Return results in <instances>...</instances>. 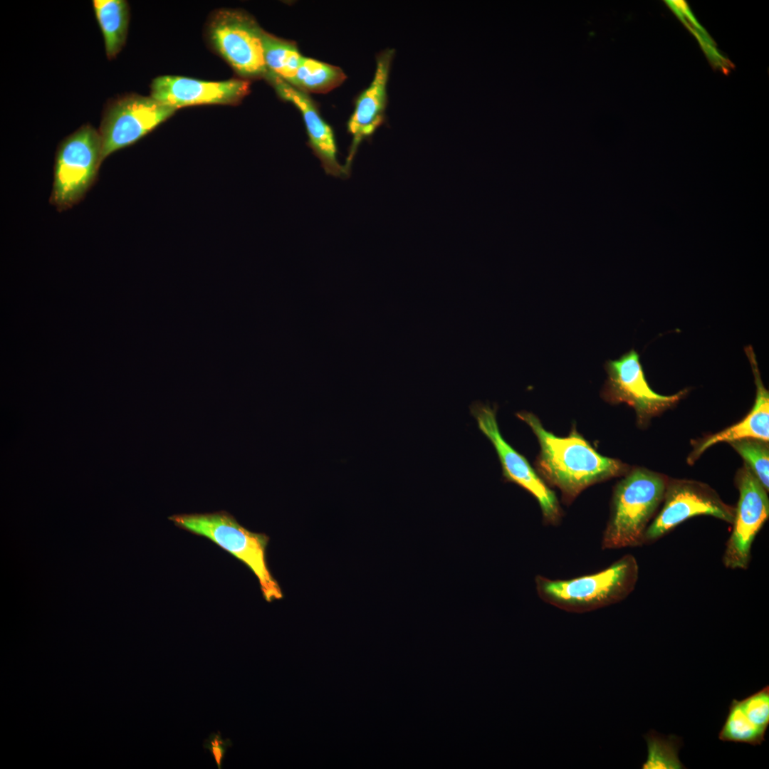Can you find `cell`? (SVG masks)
I'll return each instance as SVG.
<instances>
[{
    "label": "cell",
    "mask_w": 769,
    "mask_h": 769,
    "mask_svg": "<svg viewBox=\"0 0 769 769\" xmlns=\"http://www.w3.org/2000/svg\"><path fill=\"white\" fill-rule=\"evenodd\" d=\"M644 738L647 745V758L642 765L643 769L685 768L679 758V751L682 746L680 737L675 735L665 736L651 731Z\"/></svg>",
    "instance_id": "ffe728a7"
},
{
    "label": "cell",
    "mask_w": 769,
    "mask_h": 769,
    "mask_svg": "<svg viewBox=\"0 0 769 769\" xmlns=\"http://www.w3.org/2000/svg\"><path fill=\"white\" fill-rule=\"evenodd\" d=\"M736 481L739 498L722 561L726 568L746 570L753 543L769 516V499L768 491L746 463L739 469Z\"/></svg>",
    "instance_id": "8fae6325"
},
{
    "label": "cell",
    "mask_w": 769,
    "mask_h": 769,
    "mask_svg": "<svg viewBox=\"0 0 769 769\" xmlns=\"http://www.w3.org/2000/svg\"><path fill=\"white\" fill-rule=\"evenodd\" d=\"M102 158L99 132L85 124L57 147L50 203L58 211L78 204L94 184Z\"/></svg>",
    "instance_id": "5b68a950"
},
{
    "label": "cell",
    "mask_w": 769,
    "mask_h": 769,
    "mask_svg": "<svg viewBox=\"0 0 769 769\" xmlns=\"http://www.w3.org/2000/svg\"><path fill=\"white\" fill-rule=\"evenodd\" d=\"M767 731L753 723L744 712L740 700L733 699L728 706L725 721L718 733L724 742L761 745Z\"/></svg>",
    "instance_id": "d6986e66"
},
{
    "label": "cell",
    "mask_w": 769,
    "mask_h": 769,
    "mask_svg": "<svg viewBox=\"0 0 769 769\" xmlns=\"http://www.w3.org/2000/svg\"><path fill=\"white\" fill-rule=\"evenodd\" d=\"M740 701L749 719L767 731L769 726V686H764Z\"/></svg>",
    "instance_id": "7402d4cb"
},
{
    "label": "cell",
    "mask_w": 769,
    "mask_h": 769,
    "mask_svg": "<svg viewBox=\"0 0 769 769\" xmlns=\"http://www.w3.org/2000/svg\"><path fill=\"white\" fill-rule=\"evenodd\" d=\"M743 457L763 487L769 489V451L766 441L744 439L729 442Z\"/></svg>",
    "instance_id": "44dd1931"
},
{
    "label": "cell",
    "mask_w": 769,
    "mask_h": 769,
    "mask_svg": "<svg viewBox=\"0 0 769 769\" xmlns=\"http://www.w3.org/2000/svg\"><path fill=\"white\" fill-rule=\"evenodd\" d=\"M262 44L268 70L290 83L295 77L303 57L296 44L265 31L262 33Z\"/></svg>",
    "instance_id": "ac0fdd59"
},
{
    "label": "cell",
    "mask_w": 769,
    "mask_h": 769,
    "mask_svg": "<svg viewBox=\"0 0 769 769\" xmlns=\"http://www.w3.org/2000/svg\"><path fill=\"white\" fill-rule=\"evenodd\" d=\"M177 109L152 97L128 94L112 100L103 112L99 134L102 158L129 147L169 118Z\"/></svg>",
    "instance_id": "ba28073f"
},
{
    "label": "cell",
    "mask_w": 769,
    "mask_h": 769,
    "mask_svg": "<svg viewBox=\"0 0 769 769\" xmlns=\"http://www.w3.org/2000/svg\"><path fill=\"white\" fill-rule=\"evenodd\" d=\"M607 379L601 391L606 402L616 404L626 403L635 411L640 425L675 405L685 394L683 389L671 395L654 392L646 380L639 355L632 349L615 360L605 363Z\"/></svg>",
    "instance_id": "30bf717a"
},
{
    "label": "cell",
    "mask_w": 769,
    "mask_h": 769,
    "mask_svg": "<svg viewBox=\"0 0 769 769\" xmlns=\"http://www.w3.org/2000/svg\"><path fill=\"white\" fill-rule=\"evenodd\" d=\"M744 350L750 363L756 386L754 405L743 420L700 441L689 457L688 461L691 464L707 449L719 442L729 443L744 439H755L764 441L769 439V393L762 382L752 346H746Z\"/></svg>",
    "instance_id": "9a60e30c"
},
{
    "label": "cell",
    "mask_w": 769,
    "mask_h": 769,
    "mask_svg": "<svg viewBox=\"0 0 769 769\" xmlns=\"http://www.w3.org/2000/svg\"><path fill=\"white\" fill-rule=\"evenodd\" d=\"M516 416L529 426L539 442L538 472L546 483L560 489L564 503L570 504L589 486L619 476L628 469L621 461L599 454L575 428L567 436H557L547 431L534 414L523 411Z\"/></svg>",
    "instance_id": "6da1fadb"
},
{
    "label": "cell",
    "mask_w": 769,
    "mask_h": 769,
    "mask_svg": "<svg viewBox=\"0 0 769 769\" xmlns=\"http://www.w3.org/2000/svg\"><path fill=\"white\" fill-rule=\"evenodd\" d=\"M345 78L339 67L303 56L295 77L288 83L305 93H325Z\"/></svg>",
    "instance_id": "e0dca14e"
},
{
    "label": "cell",
    "mask_w": 769,
    "mask_h": 769,
    "mask_svg": "<svg viewBox=\"0 0 769 769\" xmlns=\"http://www.w3.org/2000/svg\"><path fill=\"white\" fill-rule=\"evenodd\" d=\"M250 90L246 79L209 81L177 75L154 78L150 96L177 110L202 105H234Z\"/></svg>",
    "instance_id": "7c38bea8"
},
{
    "label": "cell",
    "mask_w": 769,
    "mask_h": 769,
    "mask_svg": "<svg viewBox=\"0 0 769 769\" xmlns=\"http://www.w3.org/2000/svg\"><path fill=\"white\" fill-rule=\"evenodd\" d=\"M667 482L662 474L637 468L617 483L602 535V550L644 545V533L663 501Z\"/></svg>",
    "instance_id": "3957f363"
},
{
    "label": "cell",
    "mask_w": 769,
    "mask_h": 769,
    "mask_svg": "<svg viewBox=\"0 0 769 769\" xmlns=\"http://www.w3.org/2000/svg\"><path fill=\"white\" fill-rule=\"evenodd\" d=\"M664 505L649 525L644 545L661 539L684 521L701 515L711 516L732 524L736 508L726 503L708 485L688 479L668 480Z\"/></svg>",
    "instance_id": "9c48e42d"
},
{
    "label": "cell",
    "mask_w": 769,
    "mask_h": 769,
    "mask_svg": "<svg viewBox=\"0 0 769 769\" xmlns=\"http://www.w3.org/2000/svg\"><path fill=\"white\" fill-rule=\"evenodd\" d=\"M169 519L182 529L209 538L244 563L257 577L267 602L283 597L281 587L268 567L269 538L266 535L249 530L225 511L175 514Z\"/></svg>",
    "instance_id": "277c9868"
},
{
    "label": "cell",
    "mask_w": 769,
    "mask_h": 769,
    "mask_svg": "<svg viewBox=\"0 0 769 769\" xmlns=\"http://www.w3.org/2000/svg\"><path fill=\"white\" fill-rule=\"evenodd\" d=\"M232 746L229 738L223 739L220 732L212 733L205 740L203 747L210 751L219 769L222 768V762L227 749Z\"/></svg>",
    "instance_id": "603a6c76"
},
{
    "label": "cell",
    "mask_w": 769,
    "mask_h": 769,
    "mask_svg": "<svg viewBox=\"0 0 769 769\" xmlns=\"http://www.w3.org/2000/svg\"><path fill=\"white\" fill-rule=\"evenodd\" d=\"M277 94L293 104L302 115L308 145L320 160L325 172L335 177L348 178L350 174L338 159V146L332 127L322 117L311 98L271 71L265 78Z\"/></svg>",
    "instance_id": "5bb4252c"
},
{
    "label": "cell",
    "mask_w": 769,
    "mask_h": 769,
    "mask_svg": "<svg viewBox=\"0 0 769 769\" xmlns=\"http://www.w3.org/2000/svg\"><path fill=\"white\" fill-rule=\"evenodd\" d=\"M394 53V49L386 48L377 55L373 79L357 97L353 113L347 122V129L352 136V142L344 167L350 174L361 142L370 139L386 121L387 84Z\"/></svg>",
    "instance_id": "4fadbf2b"
},
{
    "label": "cell",
    "mask_w": 769,
    "mask_h": 769,
    "mask_svg": "<svg viewBox=\"0 0 769 769\" xmlns=\"http://www.w3.org/2000/svg\"><path fill=\"white\" fill-rule=\"evenodd\" d=\"M263 29L248 14L221 9L211 18L208 36L214 49L243 78H266Z\"/></svg>",
    "instance_id": "8992f818"
},
{
    "label": "cell",
    "mask_w": 769,
    "mask_h": 769,
    "mask_svg": "<svg viewBox=\"0 0 769 769\" xmlns=\"http://www.w3.org/2000/svg\"><path fill=\"white\" fill-rule=\"evenodd\" d=\"M471 412L479 430L492 444L498 455L503 479L519 486L535 498L545 524L558 525L563 512L555 492L535 472L526 458L503 437L497 422L496 409L482 403H475L471 407Z\"/></svg>",
    "instance_id": "52a82bcc"
},
{
    "label": "cell",
    "mask_w": 769,
    "mask_h": 769,
    "mask_svg": "<svg viewBox=\"0 0 769 769\" xmlns=\"http://www.w3.org/2000/svg\"><path fill=\"white\" fill-rule=\"evenodd\" d=\"M93 7L101 30L109 60L123 48L129 25V6L125 0H93Z\"/></svg>",
    "instance_id": "2e32d148"
},
{
    "label": "cell",
    "mask_w": 769,
    "mask_h": 769,
    "mask_svg": "<svg viewBox=\"0 0 769 769\" xmlns=\"http://www.w3.org/2000/svg\"><path fill=\"white\" fill-rule=\"evenodd\" d=\"M639 575L636 558L627 554L598 572L570 579L537 575L535 588L545 603L571 613H585L620 602L635 589Z\"/></svg>",
    "instance_id": "7a4b0ae2"
}]
</instances>
